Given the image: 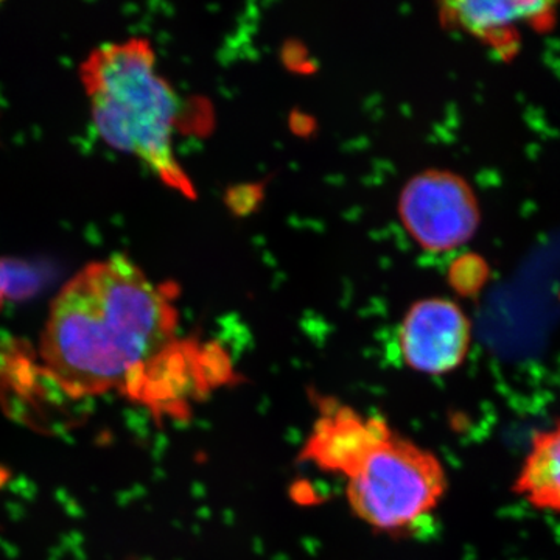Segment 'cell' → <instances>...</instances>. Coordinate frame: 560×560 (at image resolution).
<instances>
[{"label":"cell","instance_id":"obj_2","mask_svg":"<svg viewBox=\"0 0 560 560\" xmlns=\"http://www.w3.org/2000/svg\"><path fill=\"white\" fill-rule=\"evenodd\" d=\"M156 62L149 40H117L91 50L80 77L102 138L138 158L165 186L194 200V184L175 153L179 97Z\"/></svg>","mask_w":560,"mask_h":560},{"label":"cell","instance_id":"obj_1","mask_svg":"<svg viewBox=\"0 0 560 560\" xmlns=\"http://www.w3.org/2000/svg\"><path fill=\"white\" fill-rule=\"evenodd\" d=\"M176 326L172 287L114 254L81 268L55 296L40 357L72 396L136 393L150 364L175 342Z\"/></svg>","mask_w":560,"mask_h":560},{"label":"cell","instance_id":"obj_8","mask_svg":"<svg viewBox=\"0 0 560 560\" xmlns=\"http://www.w3.org/2000/svg\"><path fill=\"white\" fill-rule=\"evenodd\" d=\"M537 7H541V3L455 2L445 3L442 14L464 31L488 33L529 16Z\"/></svg>","mask_w":560,"mask_h":560},{"label":"cell","instance_id":"obj_6","mask_svg":"<svg viewBox=\"0 0 560 560\" xmlns=\"http://www.w3.org/2000/svg\"><path fill=\"white\" fill-rule=\"evenodd\" d=\"M393 430L377 416H364L340 404L324 405L301 458L326 474L349 478Z\"/></svg>","mask_w":560,"mask_h":560},{"label":"cell","instance_id":"obj_7","mask_svg":"<svg viewBox=\"0 0 560 560\" xmlns=\"http://www.w3.org/2000/svg\"><path fill=\"white\" fill-rule=\"evenodd\" d=\"M512 490L536 510L560 514V420L534 434Z\"/></svg>","mask_w":560,"mask_h":560},{"label":"cell","instance_id":"obj_9","mask_svg":"<svg viewBox=\"0 0 560 560\" xmlns=\"http://www.w3.org/2000/svg\"><path fill=\"white\" fill-rule=\"evenodd\" d=\"M36 290L35 272L20 261L0 259V308L13 298H25Z\"/></svg>","mask_w":560,"mask_h":560},{"label":"cell","instance_id":"obj_4","mask_svg":"<svg viewBox=\"0 0 560 560\" xmlns=\"http://www.w3.org/2000/svg\"><path fill=\"white\" fill-rule=\"evenodd\" d=\"M401 224L429 253H451L469 243L481 223L475 190L463 176L427 171L412 176L399 198Z\"/></svg>","mask_w":560,"mask_h":560},{"label":"cell","instance_id":"obj_5","mask_svg":"<svg viewBox=\"0 0 560 560\" xmlns=\"http://www.w3.org/2000/svg\"><path fill=\"white\" fill-rule=\"evenodd\" d=\"M471 345V323L456 302L429 298L415 302L399 329L401 360L425 375L458 370Z\"/></svg>","mask_w":560,"mask_h":560},{"label":"cell","instance_id":"obj_3","mask_svg":"<svg viewBox=\"0 0 560 560\" xmlns=\"http://www.w3.org/2000/svg\"><path fill=\"white\" fill-rule=\"evenodd\" d=\"M346 480L350 510L383 533H399L423 521L448 488L440 458L394 431Z\"/></svg>","mask_w":560,"mask_h":560}]
</instances>
